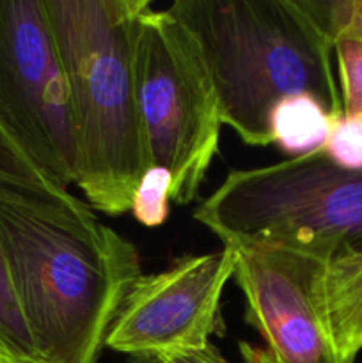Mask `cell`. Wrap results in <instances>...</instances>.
Listing matches in <instances>:
<instances>
[{
    "label": "cell",
    "instance_id": "obj_1",
    "mask_svg": "<svg viewBox=\"0 0 362 363\" xmlns=\"http://www.w3.org/2000/svg\"><path fill=\"white\" fill-rule=\"evenodd\" d=\"M0 241L41 363H98L142 277L130 240L67 191L0 181Z\"/></svg>",
    "mask_w": 362,
    "mask_h": 363
},
{
    "label": "cell",
    "instance_id": "obj_2",
    "mask_svg": "<svg viewBox=\"0 0 362 363\" xmlns=\"http://www.w3.org/2000/svg\"><path fill=\"white\" fill-rule=\"evenodd\" d=\"M167 11L197 41L222 123L243 144L272 145L270 113L290 96L343 116L334 41L304 0H176Z\"/></svg>",
    "mask_w": 362,
    "mask_h": 363
},
{
    "label": "cell",
    "instance_id": "obj_3",
    "mask_svg": "<svg viewBox=\"0 0 362 363\" xmlns=\"http://www.w3.org/2000/svg\"><path fill=\"white\" fill-rule=\"evenodd\" d=\"M70 94L77 179L99 213H130L153 165L138 108L135 43L149 0H45Z\"/></svg>",
    "mask_w": 362,
    "mask_h": 363
},
{
    "label": "cell",
    "instance_id": "obj_4",
    "mask_svg": "<svg viewBox=\"0 0 362 363\" xmlns=\"http://www.w3.org/2000/svg\"><path fill=\"white\" fill-rule=\"evenodd\" d=\"M224 245L280 241L362 250V170L334 165L323 149L265 167L233 170L194 209Z\"/></svg>",
    "mask_w": 362,
    "mask_h": 363
},
{
    "label": "cell",
    "instance_id": "obj_5",
    "mask_svg": "<svg viewBox=\"0 0 362 363\" xmlns=\"http://www.w3.org/2000/svg\"><path fill=\"white\" fill-rule=\"evenodd\" d=\"M77 140L45 0H0V181L67 191Z\"/></svg>",
    "mask_w": 362,
    "mask_h": 363
},
{
    "label": "cell",
    "instance_id": "obj_6",
    "mask_svg": "<svg viewBox=\"0 0 362 363\" xmlns=\"http://www.w3.org/2000/svg\"><path fill=\"white\" fill-rule=\"evenodd\" d=\"M135 82L151 163L172 174V202L190 204L219 155L222 112L194 35L153 4L138 21Z\"/></svg>",
    "mask_w": 362,
    "mask_h": 363
},
{
    "label": "cell",
    "instance_id": "obj_7",
    "mask_svg": "<svg viewBox=\"0 0 362 363\" xmlns=\"http://www.w3.org/2000/svg\"><path fill=\"white\" fill-rule=\"evenodd\" d=\"M236 247L234 282L245 321L263 337L268 363H350L330 328L325 280L334 252L280 241Z\"/></svg>",
    "mask_w": 362,
    "mask_h": 363
},
{
    "label": "cell",
    "instance_id": "obj_8",
    "mask_svg": "<svg viewBox=\"0 0 362 363\" xmlns=\"http://www.w3.org/2000/svg\"><path fill=\"white\" fill-rule=\"evenodd\" d=\"M236 268V247L187 255L142 275L110 328L105 347L135 354H167L208 347L222 332L220 301Z\"/></svg>",
    "mask_w": 362,
    "mask_h": 363
},
{
    "label": "cell",
    "instance_id": "obj_9",
    "mask_svg": "<svg viewBox=\"0 0 362 363\" xmlns=\"http://www.w3.org/2000/svg\"><path fill=\"white\" fill-rule=\"evenodd\" d=\"M325 300L337 350L353 363L362 351V250L343 252L330 261Z\"/></svg>",
    "mask_w": 362,
    "mask_h": 363
},
{
    "label": "cell",
    "instance_id": "obj_10",
    "mask_svg": "<svg viewBox=\"0 0 362 363\" xmlns=\"http://www.w3.org/2000/svg\"><path fill=\"white\" fill-rule=\"evenodd\" d=\"M336 119L312 96H290L277 103L270 113L272 145L291 158L319 151L325 147Z\"/></svg>",
    "mask_w": 362,
    "mask_h": 363
},
{
    "label": "cell",
    "instance_id": "obj_11",
    "mask_svg": "<svg viewBox=\"0 0 362 363\" xmlns=\"http://www.w3.org/2000/svg\"><path fill=\"white\" fill-rule=\"evenodd\" d=\"M0 354L18 363H41L14 291L2 241H0Z\"/></svg>",
    "mask_w": 362,
    "mask_h": 363
},
{
    "label": "cell",
    "instance_id": "obj_12",
    "mask_svg": "<svg viewBox=\"0 0 362 363\" xmlns=\"http://www.w3.org/2000/svg\"><path fill=\"white\" fill-rule=\"evenodd\" d=\"M172 202V174L162 165H151L138 181L131 197L130 213L146 229L167 222Z\"/></svg>",
    "mask_w": 362,
    "mask_h": 363
},
{
    "label": "cell",
    "instance_id": "obj_13",
    "mask_svg": "<svg viewBox=\"0 0 362 363\" xmlns=\"http://www.w3.org/2000/svg\"><path fill=\"white\" fill-rule=\"evenodd\" d=\"M343 113L362 117V39L341 34L334 38Z\"/></svg>",
    "mask_w": 362,
    "mask_h": 363
},
{
    "label": "cell",
    "instance_id": "obj_14",
    "mask_svg": "<svg viewBox=\"0 0 362 363\" xmlns=\"http://www.w3.org/2000/svg\"><path fill=\"white\" fill-rule=\"evenodd\" d=\"M330 162L344 170H362V117H337L323 147Z\"/></svg>",
    "mask_w": 362,
    "mask_h": 363
},
{
    "label": "cell",
    "instance_id": "obj_15",
    "mask_svg": "<svg viewBox=\"0 0 362 363\" xmlns=\"http://www.w3.org/2000/svg\"><path fill=\"white\" fill-rule=\"evenodd\" d=\"M312 16L319 21L327 34H341L362 39V0H304Z\"/></svg>",
    "mask_w": 362,
    "mask_h": 363
},
{
    "label": "cell",
    "instance_id": "obj_16",
    "mask_svg": "<svg viewBox=\"0 0 362 363\" xmlns=\"http://www.w3.org/2000/svg\"><path fill=\"white\" fill-rule=\"evenodd\" d=\"M241 358H243V363H268L265 358V350H259V347L252 346L248 342L240 344ZM167 363H233L227 360L215 346L209 344L204 350L197 351H183V353L176 354H167V357H162Z\"/></svg>",
    "mask_w": 362,
    "mask_h": 363
},
{
    "label": "cell",
    "instance_id": "obj_17",
    "mask_svg": "<svg viewBox=\"0 0 362 363\" xmlns=\"http://www.w3.org/2000/svg\"><path fill=\"white\" fill-rule=\"evenodd\" d=\"M123 363H167L162 357L156 354H135V357H128Z\"/></svg>",
    "mask_w": 362,
    "mask_h": 363
},
{
    "label": "cell",
    "instance_id": "obj_18",
    "mask_svg": "<svg viewBox=\"0 0 362 363\" xmlns=\"http://www.w3.org/2000/svg\"><path fill=\"white\" fill-rule=\"evenodd\" d=\"M0 363H18V362H14V360H11V358H6L4 354H0Z\"/></svg>",
    "mask_w": 362,
    "mask_h": 363
}]
</instances>
